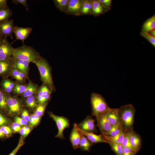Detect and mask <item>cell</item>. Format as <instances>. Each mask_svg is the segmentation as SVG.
<instances>
[{"label":"cell","instance_id":"obj_1","mask_svg":"<svg viewBox=\"0 0 155 155\" xmlns=\"http://www.w3.org/2000/svg\"><path fill=\"white\" fill-rule=\"evenodd\" d=\"M33 63L37 66L39 70L41 80L47 85L52 92L55 91L51 72V67L47 60L40 56Z\"/></svg>","mask_w":155,"mask_h":155},{"label":"cell","instance_id":"obj_2","mask_svg":"<svg viewBox=\"0 0 155 155\" xmlns=\"http://www.w3.org/2000/svg\"><path fill=\"white\" fill-rule=\"evenodd\" d=\"M121 124L125 132L133 130L135 109L131 104L121 106L119 108Z\"/></svg>","mask_w":155,"mask_h":155},{"label":"cell","instance_id":"obj_3","mask_svg":"<svg viewBox=\"0 0 155 155\" xmlns=\"http://www.w3.org/2000/svg\"><path fill=\"white\" fill-rule=\"evenodd\" d=\"M40 55L35 49L30 46L23 45L14 49L12 57L13 59L33 63Z\"/></svg>","mask_w":155,"mask_h":155},{"label":"cell","instance_id":"obj_4","mask_svg":"<svg viewBox=\"0 0 155 155\" xmlns=\"http://www.w3.org/2000/svg\"><path fill=\"white\" fill-rule=\"evenodd\" d=\"M90 102L92 114L96 119L110 108L104 97L97 93L92 92L91 94Z\"/></svg>","mask_w":155,"mask_h":155},{"label":"cell","instance_id":"obj_5","mask_svg":"<svg viewBox=\"0 0 155 155\" xmlns=\"http://www.w3.org/2000/svg\"><path fill=\"white\" fill-rule=\"evenodd\" d=\"M48 113L50 117L55 122L57 127L58 132L56 137L64 139L63 131L69 127V119L66 117L56 115L51 112H48Z\"/></svg>","mask_w":155,"mask_h":155},{"label":"cell","instance_id":"obj_6","mask_svg":"<svg viewBox=\"0 0 155 155\" xmlns=\"http://www.w3.org/2000/svg\"><path fill=\"white\" fill-rule=\"evenodd\" d=\"M7 38L2 36L0 40V61L6 60L11 57L14 50Z\"/></svg>","mask_w":155,"mask_h":155},{"label":"cell","instance_id":"obj_7","mask_svg":"<svg viewBox=\"0 0 155 155\" xmlns=\"http://www.w3.org/2000/svg\"><path fill=\"white\" fill-rule=\"evenodd\" d=\"M6 94L8 114L10 115L20 114L22 110V104L20 100L15 96Z\"/></svg>","mask_w":155,"mask_h":155},{"label":"cell","instance_id":"obj_8","mask_svg":"<svg viewBox=\"0 0 155 155\" xmlns=\"http://www.w3.org/2000/svg\"><path fill=\"white\" fill-rule=\"evenodd\" d=\"M15 26L13 19L8 20L0 23V35L9 36L12 39Z\"/></svg>","mask_w":155,"mask_h":155},{"label":"cell","instance_id":"obj_9","mask_svg":"<svg viewBox=\"0 0 155 155\" xmlns=\"http://www.w3.org/2000/svg\"><path fill=\"white\" fill-rule=\"evenodd\" d=\"M76 125L80 129L88 132L93 133L96 131L94 120L90 115L87 116L80 123L76 124Z\"/></svg>","mask_w":155,"mask_h":155},{"label":"cell","instance_id":"obj_10","mask_svg":"<svg viewBox=\"0 0 155 155\" xmlns=\"http://www.w3.org/2000/svg\"><path fill=\"white\" fill-rule=\"evenodd\" d=\"M107 118L112 126L121 123L119 108H110L106 112Z\"/></svg>","mask_w":155,"mask_h":155},{"label":"cell","instance_id":"obj_11","mask_svg":"<svg viewBox=\"0 0 155 155\" xmlns=\"http://www.w3.org/2000/svg\"><path fill=\"white\" fill-rule=\"evenodd\" d=\"M106 112L102 114L96 119L98 126L102 135H106L112 126L107 119Z\"/></svg>","mask_w":155,"mask_h":155},{"label":"cell","instance_id":"obj_12","mask_svg":"<svg viewBox=\"0 0 155 155\" xmlns=\"http://www.w3.org/2000/svg\"><path fill=\"white\" fill-rule=\"evenodd\" d=\"M82 0H69L65 13L75 16L81 15Z\"/></svg>","mask_w":155,"mask_h":155},{"label":"cell","instance_id":"obj_13","mask_svg":"<svg viewBox=\"0 0 155 155\" xmlns=\"http://www.w3.org/2000/svg\"><path fill=\"white\" fill-rule=\"evenodd\" d=\"M13 66V59L12 57L5 60L0 61V76L7 78L10 75Z\"/></svg>","mask_w":155,"mask_h":155},{"label":"cell","instance_id":"obj_14","mask_svg":"<svg viewBox=\"0 0 155 155\" xmlns=\"http://www.w3.org/2000/svg\"><path fill=\"white\" fill-rule=\"evenodd\" d=\"M32 29L30 27H22L15 26L13 33H14L16 39L21 40L23 43L24 41L29 36Z\"/></svg>","mask_w":155,"mask_h":155},{"label":"cell","instance_id":"obj_15","mask_svg":"<svg viewBox=\"0 0 155 155\" xmlns=\"http://www.w3.org/2000/svg\"><path fill=\"white\" fill-rule=\"evenodd\" d=\"M77 129L79 131L85 136L93 144L101 142L108 143L107 141L105 139L102 135H97L93 133H90L83 131L78 128L77 126Z\"/></svg>","mask_w":155,"mask_h":155},{"label":"cell","instance_id":"obj_16","mask_svg":"<svg viewBox=\"0 0 155 155\" xmlns=\"http://www.w3.org/2000/svg\"><path fill=\"white\" fill-rule=\"evenodd\" d=\"M13 66L19 70L23 73L26 78H28L29 65L30 62L20 59L13 58Z\"/></svg>","mask_w":155,"mask_h":155},{"label":"cell","instance_id":"obj_17","mask_svg":"<svg viewBox=\"0 0 155 155\" xmlns=\"http://www.w3.org/2000/svg\"><path fill=\"white\" fill-rule=\"evenodd\" d=\"M129 139L131 145L134 150L137 152L142 146L140 136L133 130L129 131Z\"/></svg>","mask_w":155,"mask_h":155},{"label":"cell","instance_id":"obj_18","mask_svg":"<svg viewBox=\"0 0 155 155\" xmlns=\"http://www.w3.org/2000/svg\"><path fill=\"white\" fill-rule=\"evenodd\" d=\"M80 138V132L77 129L76 123H74L69 138L73 149L75 150L78 148Z\"/></svg>","mask_w":155,"mask_h":155},{"label":"cell","instance_id":"obj_19","mask_svg":"<svg viewBox=\"0 0 155 155\" xmlns=\"http://www.w3.org/2000/svg\"><path fill=\"white\" fill-rule=\"evenodd\" d=\"M155 28V15L154 14L144 22L141 28V32L148 33Z\"/></svg>","mask_w":155,"mask_h":155},{"label":"cell","instance_id":"obj_20","mask_svg":"<svg viewBox=\"0 0 155 155\" xmlns=\"http://www.w3.org/2000/svg\"><path fill=\"white\" fill-rule=\"evenodd\" d=\"M16 83L7 78H3L0 85L2 89L6 93L9 94L12 92Z\"/></svg>","mask_w":155,"mask_h":155},{"label":"cell","instance_id":"obj_21","mask_svg":"<svg viewBox=\"0 0 155 155\" xmlns=\"http://www.w3.org/2000/svg\"><path fill=\"white\" fill-rule=\"evenodd\" d=\"M38 86L29 80L28 84L27 85L26 88L23 94L22 95L23 98L32 96L36 94L38 90Z\"/></svg>","mask_w":155,"mask_h":155},{"label":"cell","instance_id":"obj_22","mask_svg":"<svg viewBox=\"0 0 155 155\" xmlns=\"http://www.w3.org/2000/svg\"><path fill=\"white\" fill-rule=\"evenodd\" d=\"M92 4L91 14L98 16L105 13L106 11L98 0H91Z\"/></svg>","mask_w":155,"mask_h":155},{"label":"cell","instance_id":"obj_23","mask_svg":"<svg viewBox=\"0 0 155 155\" xmlns=\"http://www.w3.org/2000/svg\"><path fill=\"white\" fill-rule=\"evenodd\" d=\"M80 138L79 147L80 148V150L82 151L89 152L93 144L85 136L80 132Z\"/></svg>","mask_w":155,"mask_h":155},{"label":"cell","instance_id":"obj_24","mask_svg":"<svg viewBox=\"0 0 155 155\" xmlns=\"http://www.w3.org/2000/svg\"><path fill=\"white\" fill-rule=\"evenodd\" d=\"M92 10V4L91 0H82L81 15L91 14Z\"/></svg>","mask_w":155,"mask_h":155},{"label":"cell","instance_id":"obj_25","mask_svg":"<svg viewBox=\"0 0 155 155\" xmlns=\"http://www.w3.org/2000/svg\"><path fill=\"white\" fill-rule=\"evenodd\" d=\"M12 14V11L8 6L0 9V23L9 20Z\"/></svg>","mask_w":155,"mask_h":155},{"label":"cell","instance_id":"obj_26","mask_svg":"<svg viewBox=\"0 0 155 155\" xmlns=\"http://www.w3.org/2000/svg\"><path fill=\"white\" fill-rule=\"evenodd\" d=\"M0 111L2 112H7V94L0 88Z\"/></svg>","mask_w":155,"mask_h":155},{"label":"cell","instance_id":"obj_27","mask_svg":"<svg viewBox=\"0 0 155 155\" xmlns=\"http://www.w3.org/2000/svg\"><path fill=\"white\" fill-rule=\"evenodd\" d=\"M125 132V131H123L113 136H110L104 135H103L106 140H108L115 143L121 144L123 140Z\"/></svg>","mask_w":155,"mask_h":155},{"label":"cell","instance_id":"obj_28","mask_svg":"<svg viewBox=\"0 0 155 155\" xmlns=\"http://www.w3.org/2000/svg\"><path fill=\"white\" fill-rule=\"evenodd\" d=\"M25 102L26 106L31 109H34L37 107L38 105L36 100L35 94L25 98Z\"/></svg>","mask_w":155,"mask_h":155},{"label":"cell","instance_id":"obj_29","mask_svg":"<svg viewBox=\"0 0 155 155\" xmlns=\"http://www.w3.org/2000/svg\"><path fill=\"white\" fill-rule=\"evenodd\" d=\"M124 131L121 123L113 125L112 127L106 135H104L110 136H113Z\"/></svg>","mask_w":155,"mask_h":155},{"label":"cell","instance_id":"obj_30","mask_svg":"<svg viewBox=\"0 0 155 155\" xmlns=\"http://www.w3.org/2000/svg\"><path fill=\"white\" fill-rule=\"evenodd\" d=\"M106 141L116 155H123V147L121 144L115 143L108 140Z\"/></svg>","mask_w":155,"mask_h":155},{"label":"cell","instance_id":"obj_31","mask_svg":"<svg viewBox=\"0 0 155 155\" xmlns=\"http://www.w3.org/2000/svg\"><path fill=\"white\" fill-rule=\"evenodd\" d=\"M53 1L56 7L59 10L65 12L69 0H54Z\"/></svg>","mask_w":155,"mask_h":155},{"label":"cell","instance_id":"obj_32","mask_svg":"<svg viewBox=\"0 0 155 155\" xmlns=\"http://www.w3.org/2000/svg\"><path fill=\"white\" fill-rule=\"evenodd\" d=\"M27 85H22L18 83H16L12 92L15 94L22 95L25 91Z\"/></svg>","mask_w":155,"mask_h":155},{"label":"cell","instance_id":"obj_33","mask_svg":"<svg viewBox=\"0 0 155 155\" xmlns=\"http://www.w3.org/2000/svg\"><path fill=\"white\" fill-rule=\"evenodd\" d=\"M52 92L49 88L47 85L43 84L39 88L36 96H40Z\"/></svg>","mask_w":155,"mask_h":155},{"label":"cell","instance_id":"obj_34","mask_svg":"<svg viewBox=\"0 0 155 155\" xmlns=\"http://www.w3.org/2000/svg\"><path fill=\"white\" fill-rule=\"evenodd\" d=\"M46 105L47 103L39 104L36 108L34 114L37 116L41 117L44 113Z\"/></svg>","mask_w":155,"mask_h":155},{"label":"cell","instance_id":"obj_35","mask_svg":"<svg viewBox=\"0 0 155 155\" xmlns=\"http://www.w3.org/2000/svg\"><path fill=\"white\" fill-rule=\"evenodd\" d=\"M51 93H49L40 96H36V99L38 103L39 104L47 103L51 97Z\"/></svg>","mask_w":155,"mask_h":155},{"label":"cell","instance_id":"obj_36","mask_svg":"<svg viewBox=\"0 0 155 155\" xmlns=\"http://www.w3.org/2000/svg\"><path fill=\"white\" fill-rule=\"evenodd\" d=\"M121 144L123 147H128L134 150L130 143L129 139V132H125L123 140Z\"/></svg>","mask_w":155,"mask_h":155},{"label":"cell","instance_id":"obj_37","mask_svg":"<svg viewBox=\"0 0 155 155\" xmlns=\"http://www.w3.org/2000/svg\"><path fill=\"white\" fill-rule=\"evenodd\" d=\"M106 11L111 10L112 1L111 0H98Z\"/></svg>","mask_w":155,"mask_h":155},{"label":"cell","instance_id":"obj_38","mask_svg":"<svg viewBox=\"0 0 155 155\" xmlns=\"http://www.w3.org/2000/svg\"><path fill=\"white\" fill-rule=\"evenodd\" d=\"M141 36L147 40L154 47H155V37L148 33L141 32Z\"/></svg>","mask_w":155,"mask_h":155},{"label":"cell","instance_id":"obj_39","mask_svg":"<svg viewBox=\"0 0 155 155\" xmlns=\"http://www.w3.org/2000/svg\"><path fill=\"white\" fill-rule=\"evenodd\" d=\"M40 117L36 115L34 113L32 115L29 121L30 125L34 126L37 124L40 121Z\"/></svg>","mask_w":155,"mask_h":155},{"label":"cell","instance_id":"obj_40","mask_svg":"<svg viewBox=\"0 0 155 155\" xmlns=\"http://www.w3.org/2000/svg\"><path fill=\"white\" fill-rule=\"evenodd\" d=\"M23 144L24 142L23 138L22 137H21L17 146L8 155H16Z\"/></svg>","mask_w":155,"mask_h":155},{"label":"cell","instance_id":"obj_41","mask_svg":"<svg viewBox=\"0 0 155 155\" xmlns=\"http://www.w3.org/2000/svg\"><path fill=\"white\" fill-rule=\"evenodd\" d=\"M137 152L135 150L127 147H123V155H135Z\"/></svg>","mask_w":155,"mask_h":155},{"label":"cell","instance_id":"obj_42","mask_svg":"<svg viewBox=\"0 0 155 155\" xmlns=\"http://www.w3.org/2000/svg\"><path fill=\"white\" fill-rule=\"evenodd\" d=\"M20 71L13 66L11 70L10 75L17 80Z\"/></svg>","mask_w":155,"mask_h":155},{"label":"cell","instance_id":"obj_43","mask_svg":"<svg viewBox=\"0 0 155 155\" xmlns=\"http://www.w3.org/2000/svg\"><path fill=\"white\" fill-rule=\"evenodd\" d=\"M30 131V129L28 126H25L21 129L19 131L20 133L22 136H25L27 135Z\"/></svg>","mask_w":155,"mask_h":155},{"label":"cell","instance_id":"obj_44","mask_svg":"<svg viewBox=\"0 0 155 155\" xmlns=\"http://www.w3.org/2000/svg\"><path fill=\"white\" fill-rule=\"evenodd\" d=\"M12 2L16 4H20L23 5L26 8V10L28 11V6L27 4L26 0H13Z\"/></svg>","mask_w":155,"mask_h":155},{"label":"cell","instance_id":"obj_45","mask_svg":"<svg viewBox=\"0 0 155 155\" xmlns=\"http://www.w3.org/2000/svg\"><path fill=\"white\" fill-rule=\"evenodd\" d=\"M15 119L16 122L20 125H26L28 124V122L22 118L16 116L15 117Z\"/></svg>","mask_w":155,"mask_h":155},{"label":"cell","instance_id":"obj_46","mask_svg":"<svg viewBox=\"0 0 155 155\" xmlns=\"http://www.w3.org/2000/svg\"><path fill=\"white\" fill-rule=\"evenodd\" d=\"M1 129L4 135L10 134L12 132L11 129L7 126H2L0 128Z\"/></svg>","mask_w":155,"mask_h":155},{"label":"cell","instance_id":"obj_47","mask_svg":"<svg viewBox=\"0 0 155 155\" xmlns=\"http://www.w3.org/2000/svg\"><path fill=\"white\" fill-rule=\"evenodd\" d=\"M21 117L22 118L25 120L27 122L29 121L30 116L29 115L28 112L26 110H24L22 111Z\"/></svg>","mask_w":155,"mask_h":155},{"label":"cell","instance_id":"obj_48","mask_svg":"<svg viewBox=\"0 0 155 155\" xmlns=\"http://www.w3.org/2000/svg\"><path fill=\"white\" fill-rule=\"evenodd\" d=\"M11 128L15 132L19 131L21 128L20 125L16 122L12 124Z\"/></svg>","mask_w":155,"mask_h":155},{"label":"cell","instance_id":"obj_49","mask_svg":"<svg viewBox=\"0 0 155 155\" xmlns=\"http://www.w3.org/2000/svg\"><path fill=\"white\" fill-rule=\"evenodd\" d=\"M7 121L6 118L0 113V125H2L7 123Z\"/></svg>","mask_w":155,"mask_h":155},{"label":"cell","instance_id":"obj_50","mask_svg":"<svg viewBox=\"0 0 155 155\" xmlns=\"http://www.w3.org/2000/svg\"><path fill=\"white\" fill-rule=\"evenodd\" d=\"M7 6V0H0V9Z\"/></svg>","mask_w":155,"mask_h":155},{"label":"cell","instance_id":"obj_51","mask_svg":"<svg viewBox=\"0 0 155 155\" xmlns=\"http://www.w3.org/2000/svg\"><path fill=\"white\" fill-rule=\"evenodd\" d=\"M148 33L151 36L155 37V29L152 30L149 32Z\"/></svg>","mask_w":155,"mask_h":155},{"label":"cell","instance_id":"obj_52","mask_svg":"<svg viewBox=\"0 0 155 155\" xmlns=\"http://www.w3.org/2000/svg\"><path fill=\"white\" fill-rule=\"evenodd\" d=\"M4 134L3 133L0 128V137H2L4 136Z\"/></svg>","mask_w":155,"mask_h":155},{"label":"cell","instance_id":"obj_53","mask_svg":"<svg viewBox=\"0 0 155 155\" xmlns=\"http://www.w3.org/2000/svg\"><path fill=\"white\" fill-rule=\"evenodd\" d=\"M1 37H2V36H1V35H0V40Z\"/></svg>","mask_w":155,"mask_h":155}]
</instances>
